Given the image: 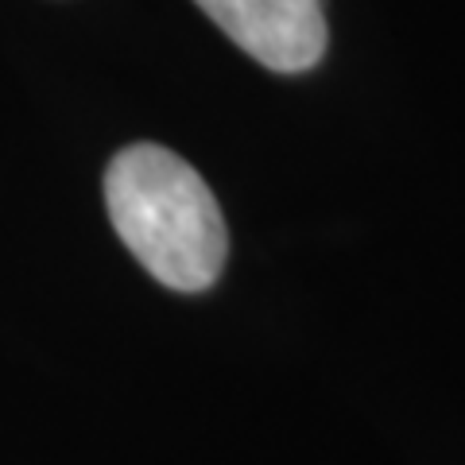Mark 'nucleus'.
<instances>
[{
  "label": "nucleus",
  "mask_w": 465,
  "mask_h": 465,
  "mask_svg": "<svg viewBox=\"0 0 465 465\" xmlns=\"http://www.w3.org/2000/svg\"><path fill=\"white\" fill-rule=\"evenodd\" d=\"M222 32L275 74H302L326 54L322 0H194Z\"/></svg>",
  "instance_id": "nucleus-2"
},
{
  "label": "nucleus",
  "mask_w": 465,
  "mask_h": 465,
  "mask_svg": "<svg viewBox=\"0 0 465 465\" xmlns=\"http://www.w3.org/2000/svg\"><path fill=\"white\" fill-rule=\"evenodd\" d=\"M116 237L171 291H206L225 268L229 232L206 179L159 143H128L105 171Z\"/></svg>",
  "instance_id": "nucleus-1"
}]
</instances>
